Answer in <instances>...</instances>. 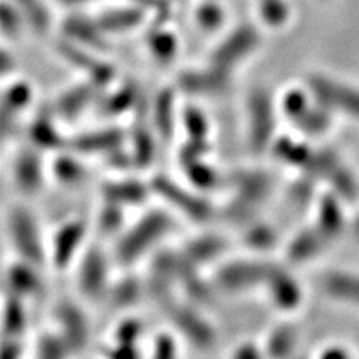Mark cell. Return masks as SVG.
Returning <instances> with one entry per match:
<instances>
[{"instance_id": "6da1fadb", "label": "cell", "mask_w": 359, "mask_h": 359, "mask_svg": "<svg viewBox=\"0 0 359 359\" xmlns=\"http://www.w3.org/2000/svg\"><path fill=\"white\" fill-rule=\"evenodd\" d=\"M172 229L174 217L166 207L145 208L141 216L125 224L116 237L112 259L123 268L135 266L145 257L159 252Z\"/></svg>"}, {"instance_id": "7a4b0ae2", "label": "cell", "mask_w": 359, "mask_h": 359, "mask_svg": "<svg viewBox=\"0 0 359 359\" xmlns=\"http://www.w3.org/2000/svg\"><path fill=\"white\" fill-rule=\"evenodd\" d=\"M277 108L280 117L304 137H322L332 126L334 116L314 99L304 83L285 88V92L277 96Z\"/></svg>"}, {"instance_id": "3957f363", "label": "cell", "mask_w": 359, "mask_h": 359, "mask_svg": "<svg viewBox=\"0 0 359 359\" xmlns=\"http://www.w3.org/2000/svg\"><path fill=\"white\" fill-rule=\"evenodd\" d=\"M278 118L277 96L266 87H255L247 93L244 104V133L250 151L255 154L269 151L278 135Z\"/></svg>"}, {"instance_id": "277c9868", "label": "cell", "mask_w": 359, "mask_h": 359, "mask_svg": "<svg viewBox=\"0 0 359 359\" xmlns=\"http://www.w3.org/2000/svg\"><path fill=\"white\" fill-rule=\"evenodd\" d=\"M6 237L17 259L35 264L41 268L47 265V241L32 208L25 204H14L6 212Z\"/></svg>"}, {"instance_id": "5b68a950", "label": "cell", "mask_w": 359, "mask_h": 359, "mask_svg": "<svg viewBox=\"0 0 359 359\" xmlns=\"http://www.w3.org/2000/svg\"><path fill=\"white\" fill-rule=\"evenodd\" d=\"M151 195L162 202L170 211L178 212L182 217L199 224L208 223L216 215V208L205 194L199 192L190 184H182L175 178L156 174L150 180Z\"/></svg>"}, {"instance_id": "8992f818", "label": "cell", "mask_w": 359, "mask_h": 359, "mask_svg": "<svg viewBox=\"0 0 359 359\" xmlns=\"http://www.w3.org/2000/svg\"><path fill=\"white\" fill-rule=\"evenodd\" d=\"M304 84L314 99L334 117L359 123V84L327 74H310Z\"/></svg>"}, {"instance_id": "52a82bcc", "label": "cell", "mask_w": 359, "mask_h": 359, "mask_svg": "<svg viewBox=\"0 0 359 359\" xmlns=\"http://www.w3.org/2000/svg\"><path fill=\"white\" fill-rule=\"evenodd\" d=\"M111 262H114L112 256L102 245L88 243L84 252L75 262V282L83 299L100 301L108 295L111 278Z\"/></svg>"}, {"instance_id": "ba28073f", "label": "cell", "mask_w": 359, "mask_h": 359, "mask_svg": "<svg viewBox=\"0 0 359 359\" xmlns=\"http://www.w3.org/2000/svg\"><path fill=\"white\" fill-rule=\"evenodd\" d=\"M271 264L252 257L223 259L215 265L211 283L217 292L238 295L264 286Z\"/></svg>"}, {"instance_id": "9c48e42d", "label": "cell", "mask_w": 359, "mask_h": 359, "mask_svg": "<svg viewBox=\"0 0 359 359\" xmlns=\"http://www.w3.org/2000/svg\"><path fill=\"white\" fill-rule=\"evenodd\" d=\"M88 223L81 219H71L57 226L47 241V264L55 271L74 268L78 257L90 243Z\"/></svg>"}, {"instance_id": "30bf717a", "label": "cell", "mask_w": 359, "mask_h": 359, "mask_svg": "<svg viewBox=\"0 0 359 359\" xmlns=\"http://www.w3.org/2000/svg\"><path fill=\"white\" fill-rule=\"evenodd\" d=\"M13 182L25 196L41 194L48 180V161L30 144L21 147L13 161Z\"/></svg>"}, {"instance_id": "8fae6325", "label": "cell", "mask_w": 359, "mask_h": 359, "mask_svg": "<svg viewBox=\"0 0 359 359\" xmlns=\"http://www.w3.org/2000/svg\"><path fill=\"white\" fill-rule=\"evenodd\" d=\"M54 319L57 327L55 330L63 337L66 344L69 346L72 355L86 352L90 343V320L87 313L80 302L72 299L60 301L54 310Z\"/></svg>"}, {"instance_id": "7c38bea8", "label": "cell", "mask_w": 359, "mask_h": 359, "mask_svg": "<svg viewBox=\"0 0 359 359\" xmlns=\"http://www.w3.org/2000/svg\"><path fill=\"white\" fill-rule=\"evenodd\" d=\"M35 100V92L27 81L14 80L0 88V145L13 135L17 123Z\"/></svg>"}, {"instance_id": "4fadbf2b", "label": "cell", "mask_w": 359, "mask_h": 359, "mask_svg": "<svg viewBox=\"0 0 359 359\" xmlns=\"http://www.w3.org/2000/svg\"><path fill=\"white\" fill-rule=\"evenodd\" d=\"M233 74L222 71L219 67L208 65L205 69L189 71L178 78L174 86L178 93L194 97L216 99L229 92L232 87Z\"/></svg>"}, {"instance_id": "5bb4252c", "label": "cell", "mask_w": 359, "mask_h": 359, "mask_svg": "<svg viewBox=\"0 0 359 359\" xmlns=\"http://www.w3.org/2000/svg\"><path fill=\"white\" fill-rule=\"evenodd\" d=\"M126 133L117 126H105L84 133L67 137L66 149L78 156H102L108 157L125 147Z\"/></svg>"}, {"instance_id": "9a60e30c", "label": "cell", "mask_w": 359, "mask_h": 359, "mask_svg": "<svg viewBox=\"0 0 359 359\" xmlns=\"http://www.w3.org/2000/svg\"><path fill=\"white\" fill-rule=\"evenodd\" d=\"M262 289L266 292L269 302L280 311H295L304 302V290L299 280L282 266H271Z\"/></svg>"}, {"instance_id": "2e32d148", "label": "cell", "mask_w": 359, "mask_h": 359, "mask_svg": "<svg viewBox=\"0 0 359 359\" xmlns=\"http://www.w3.org/2000/svg\"><path fill=\"white\" fill-rule=\"evenodd\" d=\"M171 313L178 337H184L186 340L192 341L196 349H211L216 341L215 328L198 310L175 304L171 307Z\"/></svg>"}, {"instance_id": "e0dca14e", "label": "cell", "mask_w": 359, "mask_h": 359, "mask_svg": "<svg viewBox=\"0 0 359 359\" xmlns=\"http://www.w3.org/2000/svg\"><path fill=\"white\" fill-rule=\"evenodd\" d=\"M257 47V33L252 29L235 32L211 55L210 65L222 71L235 74V69L244 63Z\"/></svg>"}, {"instance_id": "ac0fdd59", "label": "cell", "mask_w": 359, "mask_h": 359, "mask_svg": "<svg viewBox=\"0 0 359 359\" xmlns=\"http://www.w3.org/2000/svg\"><path fill=\"white\" fill-rule=\"evenodd\" d=\"M102 92H105L102 87L87 78L86 81L67 87L59 93L51 111L60 121L75 118L81 116L90 105H93Z\"/></svg>"}, {"instance_id": "d6986e66", "label": "cell", "mask_w": 359, "mask_h": 359, "mask_svg": "<svg viewBox=\"0 0 359 359\" xmlns=\"http://www.w3.org/2000/svg\"><path fill=\"white\" fill-rule=\"evenodd\" d=\"M100 195L102 201L123 210L142 207L153 196L150 183L138 178L109 180L100 187Z\"/></svg>"}, {"instance_id": "ffe728a7", "label": "cell", "mask_w": 359, "mask_h": 359, "mask_svg": "<svg viewBox=\"0 0 359 359\" xmlns=\"http://www.w3.org/2000/svg\"><path fill=\"white\" fill-rule=\"evenodd\" d=\"M226 250L228 241L222 235L205 232L190 238L178 252L190 266L202 269L207 265H216L223 261Z\"/></svg>"}, {"instance_id": "44dd1931", "label": "cell", "mask_w": 359, "mask_h": 359, "mask_svg": "<svg viewBox=\"0 0 359 359\" xmlns=\"http://www.w3.org/2000/svg\"><path fill=\"white\" fill-rule=\"evenodd\" d=\"M29 144L47 153H59L66 149L67 137L62 133L60 120L54 112H39L29 125Z\"/></svg>"}, {"instance_id": "7402d4cb", "label": "cell", "mask_w": 359, "mask_h": 359, "mask_svg": "<svg viewBox=\"0 0 359 359\" xmlns=\"http://www.w3.org/2000/svg\"><path fill=\"white\" fill-rule=\"evenodd\" d=\"M41 269L42 268L35 264L21 261L15 257V261L11 262L5 271L8 294L20 297L26 301L38 295L43 286Z\"/></svg>"}, {"instance_id": "603a6c76", "label": "cell", "mask_w": 359, "mask_h": 359, "mask_svg": "<svg viewBox=\"0 0 359 359\" xmlns=\"http://www.w3.org/2000/svg\"><path fill=\"white\" fill-rule=\"evenodd\" d=\"M177 88H165L156 96L151 107V129L157 140H170L180 129V105Z\"/></svg>"}, {"instance_id": "cb8c5ba5", "label": "cell", "mask_w": 359, "mask_h": 359, "mask_svg": "<svg viewBox=\"0 0 359 359\" xmlns=\"http://www.w3.org/2000/svg\"><path fill=\"white\" fill-rule=\"evenodd\" d=\"M341 201L343 198L335 192H328L316 202V223L313 226L327 241L340 237L347 226V216Z\"/></svg>"}, {"instance_id": "d4e9b609", "label": "cell", "mask_w": 359, "mask_h": 359, "mask_svg": "<svg viewBox=\"0 0 359 359\" xmlns=\"http://www.w3.org/2000/svg\"><path fill=\"white\" fill-rule=\"evenodd\" d=\"M53 156L54 159L48 163V177L67 187L80 186L86 182L88 172L81 156L67 149Z\"/></svg>"}, {"instance_id": "484cf974", "label": "cell", "mask_w": 359, "mask_h": 359, "mask_svg": "<svg viewBox=\"0 0 359 359\" xmlns=\"http://www.w3.org/2000/svg\"><path fill=\"white\" fill-rule=\"evenodd\" d=\"M323 289L334 301L359 307V273L334 269L325 277Z\"/></svg>"}, {"instance_id": "4316f807", "label": "cell", "mask_w": 359, "mask_h": 359, "mask_svg": "<svg viewBox=\"0 0 359 359\" xmlns=\"http://www.w3.org/2000/svg\"><path fill=\"white\" fill-rule=\"evenodd\" d=\"M144 334V323L138 318L121 320L114 331V346L107 353L109 358H138L141 356L140 340Z\"/></svg>"}, {"instance_id": "83f0119b", "label": "cell", "mask_w": 359, "mask_h": 359, "mask_svg": "<svg viewBox=\"0 0 359 359\" xmlns=\"http://www.w3.org/2000/svg\"><path fill=\"white\" fill-rule=\"evenodd\" d=\"M27 330L26 299L8 294L0 302V337L21 339Z\"/></svg>"}, {"instance_id": "f1b7e54d", "label": "cell", "mask_w": 359, "mask_h": 359, "mask_svg": "<svg viewBox=\"0 0 359 359\" xmlns=\"http://www.w3.org/2000/svg\"><path fill=\"white\" fill-rule=\"evenodd\" d=\"M180 128L186 133V141L211 147V125L207 114L196 105L180 108Z\"/></svg>"}, {"instance_id": "f546056e", "label": "cell", "mask_w": 359, "mask_h": 359, "mask_svg": "<svg viewBox=\"0 0 359 359\" xmlns=\"http://www.w3.org/2000/svg\"><path fill=\"white\" fill-rule=\"evenodd\" d=\"M325 243H327V240L314 226L309 228L307 231L298 232L287 245L289 261L299 264L314 259L323 249Z\"/></svg>"}, {"instance_id": "4dcf8cb0", "label": "cell", "mask_w": 359, "mask_h": 359, "mask_svg": "<svg viewBox=\"0 0 359 359\" xmlns=\"http://www.w3.org/2000/svg\"><path fill=\"white\" fill-rule=\"evenodd\" d=\"M298 344V331L289 323H280L268 332L262 343L265 358H285L295 352Z\"/></svg>"}, {"instance_id": "1f68e13d", "label": "cell", "mask_w": 359, "mask_h": 359, "mask_svg": "<svg viewBox=\"0 0 359 359\" xmlns=\"http://www.w3.org/2000/svg\"><path fill=\"white\" fill-rule=\"evenodd\" d=\"M33 355L39 359H63L72 356V352L69 346L63 340V337L59 334V331L53 330L39 334L35 341Z\"/></svg>"}, {"instance_id": "d6a6232c", "label": "cell", "mask_w": 359, "mask_h": 359, "mask_svg": "<svg viewBox=\"0 0 359 359\" xmlns=\"http://www.w3.org/2000/svg\"><path fill=\"white\" fill-rule=\"evenodd\" d=\"M144 289V283H141L138 278L125 277L120 282H114L109 286L107 299L112 301L117 307H130L137 304Z\"/></svg>"}, {"instance_id": "836d02e7", "label": "cell", "mask_w": 359, "mask_h": 359, "mask_svg": "<svg viewBox=\"0 0 359 359\" xmlns=\"http://www.w3.org/2000/svg\"><path fill=\"white\" fill-rule=\"evenodd\" d=\"M138 97L140 93L137 87L132 84H123L117 92L104 97L102 102H100V107L105 109L107 114H121V112L130 109V107L135 105Z\"/></svg>"}, {"instance_id": "e575fe53", "label": "cell", "mask_w": 359, "mask_h": 359, "mask_svg": "<svg viewBox=\"0 0 359 359\" xmlns=\"http://www.w3.org/2000/svg\"><path fill=\"white\" fill-rule=\"evenodd\" d=\"M125 211L114 204H109V202H102V208L99 211L97 222H96V228L102 232L104 235H117L120 231L125 228V220H123V216H125Z\"/></svg>"}, {"instance_id": "d590c367", "label": "cell", "mask_w": 359, "mask_h": 359, "mask_svg": "<svg viewBox=\"0 0 359 359\" xmlns=\"http://www.w3.org/2000/svg\"><path fill=\"white\" fill-rule=\"evenodd\" d=\"M276 231L273 226L266 223H257L253 222L245 231L244 241L250 247L252 250L256 252H265L276 243Z\"/></svg>"}, {"instance_id": "8d00e7d4", "label": "cell", "mask_w": 359, "mask_h": 359, "mask_svg": "<svg viewBox=\"0 0 359 359\" xmlns=\"http://www.w3.org/2000/svg\"><path fill=\"white\" fill-rule=\"evenodd\" d=\"M178 334L159 332L151 344V356L156 359H172L180 355Z\"/></svg>"}, {"instance_id": "74e56055", "label": "cell", "mask_w": 359, "mask_h": 359, "mask_svg": "<svg viewBox=\"0 0 359 359\" xmlns=\"http://www.w3.org/2000/svg\"><path fill=\"white\" fill-rule=\"evenodd\" d=\"M235 359H257V358H265L262 344H257L253 341H243L237 347H233L231 353Z\"/></svg>"}, {"instance_id": "f35d334b", "label": "cell", "mask_w": 359, "mask_h": 359, "mask_svg": "<svg viewBox=\"0 0 359 359\" xmlns=\"http://www.w3.org/2000/svg\"><path fill=\"white\" fill-rule=\"evenodd\" d=\"M25 355V347L20 339L0 337V359H17Z\"/></svg>"}, {"instance_id": "ab89813d", "label": "cell", "mask_w": 359, "mask_h": 359, "mask_svg": "<svg viewBox=\"0 0 359 359\" xmlns=\"http://www.w3.org/2000/svg\"><path fill=\"white\" fill-rule=\"evenodd\" d=\"M352 353L349 349H346L341 344H331V346H325L323 349L319 352V358L322 359H344V358H351Z\"/></svg>"}, {"instance_id": "60d3db41", "label": "cell", "mask_w": 359, "mask_h": 359, "mask_svg": "<svg viewBox=\"0 0 359 359\" xmlns=\"http://www.w3.org/2000/svg\"><path fill=\"white\" fill-rule=\"evenodd\" d=\"M15 71V62L11 55L0 50V81L9 80Z\"/></svg>"}, {"instance_id": "b9f144b4", "label": "cell", "mask_w": 359, "mask_h": 359, "mask_svg": "<svg viewBox=\"0 0 359 359\" xmlns=\"http://www.w3.org/2000/svg\"><path fill=\"white\" fill-rule=\"evenodd\" d=\"M355 232H356V235L359 237V219H358L356 223H355Z\"/></svg>"}]
</instances>
